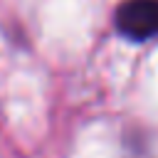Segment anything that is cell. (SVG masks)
Returning <instances> with one entry per match:
<instances>
[{
  "instance_id": "1",
  "label": "cell",
  "mask_w": 158,
  "mask_h": 158,
  "mask_svg": "<svg viewBox=\"0 0 158 158\" xmlns=\"http://www.w3.org/2000/svg\"><path fill=\"white\" fill-rule=\"evenodd\" d=\"M116 27L123 37L143 42L158 35V0H126L116 10Z\"/></svg>"
}]
</instances>
